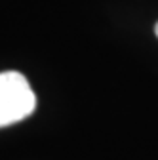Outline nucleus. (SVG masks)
<instances>
[{"label":"nucleus","mask_w":158,"mask_h":160,"mask_svg":"<svg viewBox=\"0 0 158 160\" xmlns=\"http://www.w3.org/2000/svg\"><path fill=\"white\" fill-rule=\"evenodd\" d=\"M36 107L27 78L17 71L0 72V128L21 122Z\"/></svg>","instance_id":"nucleus-1"},{"label":"nucleus","mask_w":158,"mask_h":160,"mask_svg":"<svg viewBox=\"0 0 158 160\" xmlns=\"http://www.w3.org/2000/svg\"><path fill=\"white\" fill-rule=\"evenodd\" d=\"M154 32H156V36H158V23H156V27H154Z\"/></svg>","instance_id":"nucleus-2"}]
</instances>
